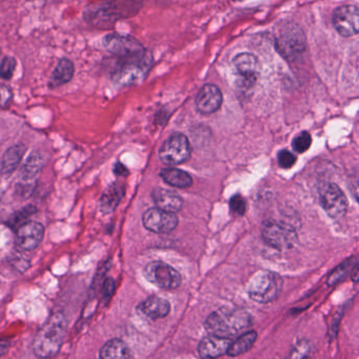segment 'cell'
I'll return each instance as SVG.
<instances>
[{
  "label": "cell",
  "instance_id": "21",
  "mask_svg": "<svg viewBox=\"0 0 359 359\" xmlns=\"http://www.w3.org/2000/svg\"><path fill=\"white\" fill-rule=\"evenodd\" d=\"M26 150L27 147L22 144H14L8 149L7 152L4 154L1 163V172L4 175H10L18 169Z\"/></svg>",
  "mask_w": 359,
  "mask_h": 359
},
{
  "label": "cell",
  "instance_id": "20",
  "mask_svg": "<svg viewBox=\"0 0 359 359\" xmlns=\"http://www.w3.org/2000/svg\"><path fill=\"white\" fill-rule=\"evenodd\" d=\"M140 310L151 319L165 318L170 313V304L158 296H151L140 306Z\"/></svg>",
  "mask_w": 359,
  "mask_h": 359
},
{
  "label": "cell",
  "instance_id": "5",
  "mask_svg": "<svg viewBox=\"0 0 359 359\" xmlns=\"http://www.w3.org/2000/svg\"><path fill=\"white\" fill-rule=\"evenodd\" d=\"M283 290V279L271 272L256 275L249 287V295L254 302L269 304L277 299Z\"/></svg>",
  "mask_w": 359,
  "mask_h": 359
},
{
  "label": "cell",
  "instance_id": "11",
  "mask_svg": "<svg viewBox=\"0 0 359 359\" xmlns=\"http://www.w3.org/2000/svg\"><path fill=\"white\" fill-rule=\"evenodd\" d=\"M144 276L153 285L165 290H174L182 283V275L173 266L163 262H152L144 269Z\"/></svg>",
  "mask_w": 359,
  "mask_h": 359
},
{
  "label": "cell",
  "instance_id": "30",
  "mask_svg": "<svg viewBox=\"0 0 359 359\" xmlns=\"http://www.w3.org/2000/svg\"><path fill=\"white\" fill-rule=\"evenodd\" d=\"M230 208L231 211L236 215H243L247 210V203L243 196L237 194L230 199Z\"/></svg>",
  "mask_w": 359,
  "mask_h": 359
},
{
  "label": "cell",
  "instance_id": "10",
  "mask_svg": "<svg viewBox=\"0 0 359 359\" xmlns=\"http://www.w3.org/2000/svg\"><path fill=\"white\" fill-rule=\"evenodd\" d=\"M233 66L236 71L237 86L243 91L252 89L260 74V64L255 55L241 53L235 56Z\"/></svg>",
  "mask_w": 359,
  "mask_h": 359
},
{
  "label": "cell",
  "instance_id": "34",
  "mask_svg": "<svg viewBox=\"0 0 359 359\" xmlns=\"http://www.w3.org/2000/svg\"><path fill=\"white\" fill-rule=\"evenodd\" d=\"M114 173L118 176L126 175L128 173L127 169H126L125 165H121V163H117L115 165L114 168Z\"/></svg>",
  "mask_w": 359,
  "mask_h": 359
},
{
  "label": "cell",
  "instance_id": "7",
  "mask_svg": "<svg viewBox=\"0 0 359 359\" xmlns=\"http://www.w3.org/2000/svg\"><path fill=\"white\" fill-rule=\"evenodd\" d=\"M262 238L270 247L283 251L295 247L297 243V233L293 226L285 222H268L262 230Z\"/></svg>",
  "mask_w": 359,
  "mask_h": 359
},
{
  "label": "cell",
  "instance_id": "33",
  "mask_svg": "<svg viewBox=\"0 0 359 359\" xmlns=\"http://www.w3.org/2000/svg\"><path fill=\"white\" fill-rule=\"evenodd\" d=\"M115 290V283L113 279H108L104 283V289H102V295L104 298H110Z\"/></svg>",
  "mask_w": 359,
  "mask_h": 359
},
{
  "label": "cell",
  "instance_id": "29",
  "mask_svg": "<svg viewBox=\"0 0 359 359\" xmlns=\"http://www.w3.org/2000/svg\"><path fill=\"white\" fill-rule=\"evenodd\" d=\"M16 68V60L13 57L6 56L1 62V77L4 79H10L13 76Z\"/></svg>",
  "mask_w": 359,
  "mask_h": 359
},
{
  "label": "cell",
  "instance_id": "13",
  "mask_svg": "<svg viewBox=\"0 0 359 359\" xmlns=\"http://www.w3.org/2000/svg\"><path fill=\"white\" fill-rule=\"evenodd\" d=\"M142 224L151 232L170 233L177 226L178 218L176 214L163 211L158 208H152L142 216Z\"/></svg>",
  "mask_w": 359,
  "mask_h": 359
},
{
  "label": "cell",
  "instance_id": "31",
  "mask_svg": "<svg viewBox=\"0 0 359 359\" xmlns=\"http://www.w3.org/2000/svg\"><path fill=\"white\" fill-rule=\"evenodd\" d=\"M36 212V208L32 207V205H29V207L24 208V209L18 211V213L14 214L13 217L10 219V224L12 226H18L20 224V226H22L20 222L25 219V218L29 217V216L32 215L33 213Z\"/></svg>",
  "mask_w": 359,
  "mask_h": 359
},
{
  "label": "cell",
  "instance_id": "28",
  "mask_svg": "<svg viewBox=\"0 0 359 359\" xmlns=\"http://www.w3.org/2000/svg\"><path fill=\"white\" fill-rule=\"evenodd\" d=\"M277 161H278L279 167L283 169H290L295 165L297 157L290 151L283 150L277 155Z\"/></svg>",
  "mask_w": 359,
  "mask_h": 359
},
{
  "label": "cell",
  "instance_id": "16",
  "mask_svg": "<svg viewBox=\"0 0 359 359\" xmlns=\"http://www.w3.org/2000/svg\"><path fill=\"white\" fill-rule=\"evenodd\" d=\"M43 169V157L39 153H32L27 158L26 163L22 167L20 173V188H22V192L27 193L34 186L35 180L37 176L41 173Z\"/></svg>",
  "mask_w": 359,
  "mask_h": 359
},
{
  "label": "cell",
  "instance_id": "2",
  "mask_svg": "<svg viewBox=\"0 0 359 359\" xmlns=\"http://www.w3.org/2000/svg\"><path fill=\"white\" fill-rule=\"evenodd\" d=\"M251 325V316L243 310L222 309L210 315L205 321V329L210 335L231 338L238 335Z\"/></svg>",
  "mask_w": 359,
  "mask_h": 359
},
{
  "label": "cell",
  "instance_id": "23",
  "mask_svg": "<svg viewBox=\"0 0 359 359\" xmlns=\"http://www.w3.org/2000/svg\"><path fill=\"white\" fill-rule=\"evenodd\" d=\"M74 71L73 62L68 58H62L58 62L55 70L53 71L51 81H50V87L55 88L69 83L74 75Z\"/></svg>",
  "mask_w": 359,
  "mask_h": 359
},
{
  "label": "cell",
  "instance_id": "6",
  "mask_svg": "<svg viewBox=\"0 0 359 359\" xmlns=\"http://www.w3.org/2000/svg\"><path fill=\"white\" fill-rule=\"evenodd\" d=\"M276 48L279 53L294 60L306 50V36L297 25H287L279 31L276 37Z\"/></svg>",
  "mask_w": 359,
  "mask_h": 359
},
{
  "label": "cell",
  "instance_id": "32",
  "mask_svg": "<svg viewBox=\"0 0 359 359\" xmlns=\"http://www.w3.org/2000/svg\"><path fill=\"white\" fill-rule=\"evenodd\" d=\"M12 96H13V94H12L11 89L4 85L1 87V104H3L4 108L9 104L10 100H12Z\"/></svg>",
  "mask_w": 359,
  "mask_h": 359
},
{
  "label": "cell",
  "instance_id": "1",
  "mask_svg": "<svg viewBox=\"0 0 359 359\" xmlns=\"http://www.w3.org/2000/svg\"><path fill=\"white\" fill-rule=\"evenodd\" d=\"M67 321L60 313L52 315L47 323L37 332L33 340V351L39 358L55 356L66 338Z\"/></svg>",
  "mask_w": 359,
  "mask_h": 359
},
{
  "label": "cell",
  "instance_id": "18",
  "mask_svg": "<svg viewBox=\"0 0 359 359\" xmlns=\"http://www.w3.org/2000/svg\"><path fill=\"white\" fill-rule=\"evenodd\" d=\"M152 198L158 209L170 213H177L184 205V201L177 193L163 188H155L152 191Z\"/></svg>",
  "mask_w": 359,
  "mask_h": 359
},
{
  "label": "cell",
  "instance_id": "4",
  "mask_svg": "<svg viewBox=\"0 0 359 359\" xmlns=\"http://www.w3.org/2000/svg\"><path fill=\"white\" fill-rule=\"evenodd\" d=\"M102 46L107 51L110 52L119 60L142 57L148 53L140 41L130 35H121L117 33L107 35L102 39Z\"/></svg>",
  "mask_w": 359,
  "mask_h": 359
},
{
  "label": "cell",
  "instance_id": "8",
  "mask_svg": "<svg viewBox=\"0 0 359 359\" xmlns=\"http://www.w3.org/2000/svg\"><path fill=\"white\" fill-rule=\"evenodd\" d=\"M192 149L188 137L182 133L170 136L159 150V158L165 165H177L190 159Z\"/></svg>",
  "mask_w": 359,
  "mask_h": 359
},
{
  "label": "cell",
  "instance_id": "27",
  "mask_svg": "<svg viewBox=\"0 0 359 359\" xmlns=\"http://www.w3.org/2000/svg\"><path fill=\"white\" fill-rule=\"evenodd\" d=\"M312 144V137H311L310 133L308 132H302L294 137L293 142H292V147L293 150L297 153H304Z\"/></svg>",
  "mask_w": 359,
  "mask_h": 359
},
{
  "label": "cell",
  "instance_id": "26",
  "mask_svg": "<svg viewBox=\"0 0 359 359\" xmlns=\"http://www.w3.org/2000/svg\"><path fill=\"white\" fill-rule=\"evenodd\" d=\"M355 266V260L353 258H350V259L346 260V262H342L339 266L335 269L333 272L330 275L329 278H327V285H335L337 283H339L340 281L344 280L348 274H350L351 271L354 269Z\"/></svg>",
  "mask_w": 359,
  "mask_h": 359
},
{
  "label": "cell",
  "instance_id": "24",
  "mask_svg": "<svg viewBox=\"0 0 359 359\" xmlns=\"http://www.w3.org/2000/svg\"><path fill=\"white\" fill-rule=\"evenodd\" d=\"M130 351L127 344L121 339L107 342L100 350V359H129Z\"/></svg>",
  "mask_w": 359,
  "mask_h": 359
},
{
  "label": "cell",
  "instance_id": "3",
  "mask_svg": "<svg viewBox=\"0 0 359 359\" xmlns=\"http://www.w3.org/2000/svg\"><path fill=\"white\" fill-rule=\"evenodd\" d=\"M152 56L150 53L142 57L119 60L112 72V79L121 86L137 85L146 79L152 67Z\"/></svg>",
  "mask_w": 359,
  "mask_h": 359
},
{
  "label": "cell",
  "instance_id": "15",
  "mask_svg": "<svg viewBox=\"0 0 359 359\" xmlns=\"http://www.w3.org/2000/svg\"><path fill=\"white\" fill-rule=\"evenodd\" d=\"M197 110L203 115H210L219 110L222 104V93L219 88L207 83L199 90L195 100Z\"/></svg>",
  "mask_w": 359,
  "mask_h": 359
},
{
  "label": "cell",
  "instance_id": "17",
  "mask_svg": "<svg viewBox=\"0 0 359 359\" xmlns=\"http://www.w3.org/2000/svg\"><path fill=\"white\" fill-rule=\"evenodd\" d=\"M232 340L209 335L201 340L198 346L199 356L203 359H215L228 354Z\"/></svg>",
  "mask_w": 359,
  "mask_h": 359
},
{
  "label": "cell",
  "instance_id": "25",
  "mask_svg": "<svg viewBox=\"0 0 359 359\" xmlns=\"http://www.w3.org/2000/svg\"><path fill=\"white\" fill-rule=\"evenodd\" d=\"M256 339H257V333L255 331L247 332L238 336L237 339L231 344L228 352L229 356L236 357L245 354L248 351L251 350Z\"/></svg>",
  "mask_w": 359,
  "mask_h": 359
},
{
  "label": "cell",
  "instance_id": "35",
  "mask_svg": "<svg viewBox=\"0 0 359 359\" xmlns=\"http://www.w3.org/2000/svg\"><path fill=\"white\" fill-rule=\"evenodd\" d=\"M353 195H354L355 199L359 203V180L355 182L354 186H353Z\"/></svg>",
  "mask_w": 359,
  "mask_h": 359
},
{
  "label": "cell",
  "instance_id": "22",
  "mask_svg": "<svg viewBox=\"0 0 359 359\" xmlns=\"http://www.w3.org/2000/svg\"><path fill=\"white\" fill-rule=\"evenodd\" d=\"M159 175L165 184L175 187V188H190L193 184V180L190 174L182 171V170L175 169V168H167V169L161 170Z\"/></svg>",
  "mask_w": 359,
  "mask_h": 359
},
{
  "label": "cell",
  "instance_id": "9",
  "mask_svg": "<svg viewBox=\"0 0 359 359\" xmlns=\"http://www.w3.org/2000/svg\"><path fill=\"white\" fill-rule=\"evenodd\" d=\"M319 201L325 213L334 219L344 217L348 211V199L341 190L332 182L319 187Z\"/></svg>",
  "mask_w": 359,
  "mask_h": 359
},
{
  "label": "cell",
  "instance_id": "14",
  "mask_svg": "<svg viewBox=\"0 0 359 359\" xmlns=\"http://www.w3.org/2000/svg\"><path fill=\"white\" fill-rule=\"evenodd\" d=\"M45 234L43 224L36 222H28L18 226L16 231V245L26 251H32L41 245Z\"/></svg>",
  "mask_w": 359,
  "mask_h": 359
},
{
  "label": "cell",
  "instance_id": "12",
  "mask_svg": "<svg viewBox=\"0 0 359 359\" xmlns=\"http://www.w3.org/2000/svg\"><path fill=\"white\" fill-rule=\"evenodd\" d=\"M333 26L341 36L348 37L358 34V8L351 5L337 8L333 13Z\"/></svg>",
  "mask_w": 359,
  "mask_h": 359
},
{
  "label": "cell",
  "instance_id": "19",
  "mask_svg": "<svg viewBox=\"0 0 359 359\" xmlns=\"http://www.w3.org/2000/svg\"><path fill=\"white\" fill-rule=\"evenodd\" d=\"M126 188L121 182H114L106 189L100 198V211L104 214L115 211L121 199L125 196Z\"/></svg>",
  "mask_w": 359,
  "mask_h": 359
}]
</instances>
